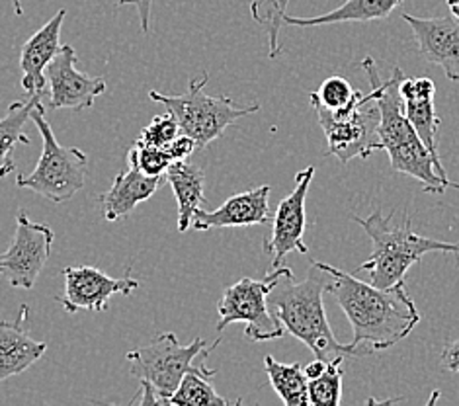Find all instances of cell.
<instances>
[{"mask_svg": "<svg viewBox=\"0 0 459 406\" xmlns=\"http://www.w3.org/2000/svg\"><path fill=\"white\" fill-rule=\"evenodd\" d=\"M319 264L329 272L326 293L333 295L352 324L354 338L350 346L362 356L393 348L420 323L419 309L407 293L404 281L384 289L369 281H359L325 262Z\"/></svg>", "mask_w": 459, "mask_h": 406, "instance_id": "cell-1", "label": "cell"}, {"mask_svg": "<svg viewBox=\"0 0 459 406\" xmlns=\"http://www.w3.org/2000/svg\"><path fill=\"white\" fill-rule=\"evenodd\" d=\"M313 108L329 145L326 152L342 164L352 159H368L376 151H381L377 137L381 114L374 91L369 94L358 91L352 102L334 112L316 104Z\"/></svg>", "mask_w": 459, "mask_h": 406, "instance_id": "cell-7", "label": "cell"}, {"mask_svg": "<svg viewBox=\"0 0 459 406\" xmlns=\"http://www.w3.org/2000/svg\"><path fill=\"white\" fill-rule=\"evenodd\" d=\"M362 69L366 71L371 91L376 92V100L379 106V125L377 137L381 143V151H385L391 160V168L401 174H407L422 184L424 192L444 194L446 188L459 190V184L450 178H444L436 168V162L426 149L417 129L409 122L404 112V100L399 91L403 81V71L399 67L393 69L391 79L381 81L376 61L366 57L362 61Z\"/></svg>", "mask_w": 459, "mask_h": 406, "instance_id": "cell-3", "label": "cell"}, {"mask_svg": "<svg viewBox=\"0 0 459 406\" xmlns=\"http://www.w3.org/2000/svg\"><path fill=\"white\" fill-rule=\"evenodd\" d=\"M270 186H258V188L247 190L217 207L215 212L198 210L194 215L192 227L195 230H212V229H229V227H250L264 225L272 221L270 212Z\"/></svg>", "mask_w": 459, "mask_h": 406, "instance_id": "cell-15", "label": "cell"}, {"mask_svg": "<svg viewBox=\"0 0 459 406\" xmlns=\"http://www.w3.org/2000/svg\"><path fill=\"white\" fill-rule=\"evenodd\" d=\"M127 155L137 162L139 170L147 177H165L169 167L174 162L165 147L139 145V143L129 149Z\"/></svg>", "mask_w": 459, "mask_h": 406, "instance_id": "cell-28", "label": "cell"}, {"mask_svg": "<svg viewBox=\"0 0 459 406\" xmlns=\"http://www.w3.org/2000/svg\"><path fill=\"white\" fill-rule=\"evenodd\" d=\"M313 177V167L298 172V177H295V188L291 190V194L283 197L274 217H272V233L264 240V252L274 256L272 268H280L290 252H301V255H307L309 252V246L303 240V233L305 225H307V219H305V200H307Z\"/></svg>", "mask_w": 459, "mask_h": 406, "instance_id": "cell-11", "label": "cell"}, {"mask_svg": "<svg viewBox=\"0 0 459 406\" xmlns=\"http://www.w3.org/2000/svg\"><path fill=\"white\" fill-rule=\"evenodd\" d=\"M41 94L30 96L26 102L10 104L6 116L0 119V178H6L8 174L18 172L16 162L13 160V151L18 143L28 145L30 137L24 134V125L31 116V109L39 102Z\"/></svg>", "mask_w": 459, "mask_h": 406, "instance_id": "cell-21", "label": "cell"}, {"mask_svg": "<svg viewBox=\"0 0 459 406\" xmlns=\"http://www.w3.org/2000/svg\"><path fill=\"white\" fill-rule=\"evenodd\" d=\"M450 10H452V14H454L455 18H459V0H457L455 4H452V6H450Z\"/></svg>", "mask_w": 459, "mask_h": 406, "instance_id": "cell-36", "label": "cell"}, {"mask_svg": "<svg viewBox=\"0 0 459 406\" xmlns=\"http://www.w3.org/2000/svg\"><path fill=\"white\" fill-rule=\"evenodd\" d=\"M274 288V273L264 280L243 278L223 291L217 313V333H223L229 324L245 323V336L250 342H270L286 334V328L272 315L268 293Z\"/></svg>", "mask_w": 459, "mask_h": 406, "instance_id": "cell-9", "label": "cell"}, {"mask_svg": "<svg viewBox=\"0 0 459 406\" xmlns=\"http://www.w3.org/2000/svg\"><path fill=\"white\" fill-rule=\"evenodd\" d=\"M393 215L387 217L381 210L371 215L358 217L354 221L362 227L371 238V256L356 268V273L366 272L369 283L376 288H393L403 283L411 266L419 264L420 258L429 252H450L459 256V243H447V240H436L417 235L411 230V217L404 215V223H393Z\"/></svg>", "mask_w": 459, "mask_h": 406, "instance_id": "cell-4", "label": "cell"}, {"mask_svg": "<svg viewBox=\"0 0 459 406\" xmlns=\"http://www.w3.org/2000/svg\"><path fill=\"white\" fill-rule=\"evenodd\" d=\"M28 307L22 305L18 321H0V383L30 369L46 354L48 342L34 340L24 328Z\"/></svg>", "mask_w": 459, "mask_h": 406, "instance_id": "cell-18", "label": "cell"}, {"mask_svg": "<svg viewBox=\"0 0 459 406\" xmlns=\"http://www.w3.org/2000/svg\"><path fill=\"white\" fill-rule=\"evenodd\" d=\"M404 0H346L342 6L323 16L313 18H295L286 16L288 26L311 28V26H329L342 24V22H371V20H385L391 16L393 10H397Z\"/></svg>", "mask_w": 459, "mask_h": 406, "instance_id": "cell-20", "label": "cell"}, {"mask_svg": "<svg viewBox=\"0 0 459 406\" xmlns=\"http://www.w3.org/2000/svg\"><path fill=\"white\" fill-rule=\"evenodd\" d=\"M53 238L56 235L51 227L31 221L26 212H18L13 245L0 255V276L13 288L34 289L49 260Z\"/></svg>", "mask_w": 459, "mask_h": 406, "instance_id": "cell-10", "label": "cell"}, {"mask_svg": "<svg viewBox=\"0 0 459 406\" xmlns=\"http://www.w3.org/2000/svg\"><path fill=\"white\" fill-rule=\"evenodd\" d=\"M442 367L446 371L459 373V340L450 342L442 352Z\"/></svg>", "mask_w": 459, "mask_h": 406, "instance_id": "cell-33", "label": "cell"}, {"mask_svg": "<svg viewBox=\"0 0 459 406\" xmlns=\"http://www.w3.org/2000/svg\"><path fill=\"white\" fill-rule=\"evenodd\" d=\"M399 91L404 102L409 100H422V98H434L436 84L429 79V76H403L399 84Z\"/></svg>", "mask_w": 459, "mask_h": 406, "instance_id": "cell-30", "label": "cell"}, {"mask_svg": "<svg viewBox=\"0 0 459 406\" xmlns=\"http://www.w3.org/2000/svg\"><path fill=\"white\" fill-rule=\"evenodd\" d=\"M67 10L61 8L48 24H43L34 36H31L20 51V69H22V89L28 96H36L46 91L48 65L56 59L61 49V28Z\"/></svg>", "mask_w": 459, "mask_h": 406, "instance_id": "cell-16", "label": "cell"}, {"mask_svg": "<svg viewBox=\"0 0 459 406\" xmlns=\"http://www.w3.org/2000/svg\"><path fill=\"white\" fill-rule=\"evenodd\" d=\"M356 92L358 91L352 89V84L348 82V79L334 74L321 84L319 91L311 92V106L316 104V106H323L325 109H331V112H334V109H341L352 102Z\"/></svg>", "mask_w": 459, "mask_h": 406, "instance_id": "cell-27", "label": "cell"}, {"mask_svg": "<svg viewBox=\"0 0 459 406\" xmlns=\"http://www.w3.org/2000/svg\"><path fill=\"white\" fill-rule=\"evenodd\" d=\"M13 6H14V14H16V16H22V14H24V8H22V3H20V0H13Z\"/></svg>", "mask_w": 459, "mask_h": 406, "instance_id": "cell-35", "label": "cell"}, {"mask_svg": "<svg viewBox=\"0 0 459 406\" xmlns=\"http://www.w3.org/2000/svg\"><path fill=\"white\" fill-rule=\"evenodd\" d=\"M117 6H135L139 20H141V30H143L145 34H149L152 0H117Z\"/></svg>", "mask_w": 459, "mask_h": 406, "instance_id": "cell-32", "label": "cell"}, {"mask_svg": "<svg viewBox=\"0 0 459 406\" xmlns=\"http://www.w3.org/2000/svg\"><path fill=\"white\" fill-rule=\"evenodd\" d=\"M325 369H326V364H325V361L315 358L309 366H305V369H303V371H305V376H307V379H315V377H319Z\"/></svg>", "mask_w": 459, "mask_h": 406, "instance_id": "cell-34", "label": "cell"}, {"mask_svg": "<svg viewBox=\"0 0 459 406\" xmlns=\"http://www.w3.org/2000/svg\"><path fill=\"white\" fill-rule=\"evenodd\" d=\"M180 135V125L170 112L160 114L152 117V122L141 131V135L135 143L139 145H151V147H169L170 143Z\"/></svg>", "mask_w": 459, "mask_h": 406, "instance_id": "cell-29", "label": "cell"}, {"mask_svg": "<svg viewBox=\"0 0 459 406\" xmlns=\"http://www.w3.org/2000/svg\"><path fill=\"white\" fill-rule=\"evenodd\" d=\"M165 178L170 184L178 203V230L186 233L192 227L195 212L202 210V205L207 203L204 195L205 172L198 164L188 160H177L169 167Z\"/></svg>", "mask_w": 459, "mask_h": 406, "instance_id": "cell-19", "label": "cell"}, {"mask_svg": "<svg viewBox=\"0 0 459 406\" xmlns=\"http://www.w3.org/2000/svg\"><path fill=\"white\" fill-rule=\"evenodd\" d=\"M455 3H457V0H447V4H450V6H452V4H455Z\"/></svg>", "mask_w": 459, "mask_h": 406, "instance_id": "cell-37", "label": "cell"}, {"mask_svg": "<svg viewBox=\"0 0 459 406\" xmlns=\"http://www.w3.org/2000/svg\"><path fill=\"white\" fill-rule=\"evenodd\" d=\"M65 293L57 299L67 313H102L114 295H131L139 281L131 278V268L124 278H110L94 266H69L63 270Z\"/></svg>", "mask_w": 459, "mask_h": 406, "instance_id": "cell-12", "label": "cell"}, {"mask_svg": "<svg viewBox=\"0 0 459 406\" xmlns=\"http://www.w3.org/2000/svg\"><path fill=\"white\" fill-rule=\"evenodd\" d=\"M412 30L422 57L444 69L450 81H459V18H419L403 14Z\"/></svg>", "mask_w": 459, "mask_h": 406, "instance_id": "cell-14", "label": "cell"}, {"mask_svg": "<svg viewBox=\"0 0 459 406\" xmlns=\"http://www.w3.org/2000/svg\"><path fill=\"white\" fill-rule=\"evenodd\" d=\"M217 376V369H192L182 377L178 389L169 399V404L177 406H227L229 401L212 385V379Z\"/></svg>", "mask_w": 459, "mask_h": 406, "instance_id": "cell-23", "label": "cell"}, {"mask_svg": "<svg viewBox=\"0 0 459 406\" xmlns=\"http://www.w3.org/2000/svg\"><path fill=\"white\" fill-rule=\"evenodd\" d=\"M30 119L39 129L43 147L36 168L28 177L18 174V188L36 192L53 203L71 202L84 188L89 159L81 149L61 145L46 119V108L41 102L31 109Z\"/></svg>", "mask_w": 459, "mask_h": 406, "instance_id": "cell-6", "label": "cell"}, {"mask_svg": "<svg viewBox=\"0 0 459 406\" xmlns=\"http://www.w3.org/2000/svg\"><path fill=\"white\" fill-rule=\"evenodd\" d=\"M165 180V177H147L139 170L137 162L127 155V167L116 174L110 188L100 195L104 219L119 221V219L131 215L135 207L147 202Z\"/></svg>", "mask_w": 459, "mask_h": 406, "instance_id": "cell-17", "label": "cell"}, {"mask_svg": "<svg viewBox=\"0 0 459 406\" xmlns=\"http://www.w3.org/2000/svg\"><path fill=\"white\" fill-rule=\"evenodd\" d=\"M288 4L290 0H250V14H253L256 24L260 28H264L268 34V48L272 59L278 57L281 53L280 34L281 26L286 24Z\"/></svg>", "mask_w": 459, "mask_h": 406, "instance_id": "cell-25", "label": "cell"}, {"mask_svg": "<svg viewBox=\"0 0 459 406\" xmlns=\"http://www.w3.org/2000/svg\"><path fill=\"white\" fill-rule=\"evenodd\" d=\"M210 81V73H204L190 82L186 94H160L151 91L149 98L152 102L165 106L180 125V134L195 141L198 149H205L212 141L220 139L229 125L238 122L240 117L256 114L260 106H238L229 96H210L205 94V84Z\"/></svg>", "mask_w": 459, "mask_h": 406, "instance_id": "cell-5", "label": "cell"}, {"mask_svg": "<svg viewBox=\"0 0 459 406\" xmlns=\"http://www.w3.org/2000/svg\"><path fill=\"white\" fill-rule=\"evenodd\" d=\"M167 151H169V155L172 157V160L177 162V160H186L188 159L192 152L198 149V145H195V141L192 139V137H188V135H184V134H180L177 139H174L169 147H165Z\"/></svg>", "mask_w": 459, "mask_h": 406, "instance_id": "cell-31", "label": "cell"}, {"mask_svg": "<svg viewBox=\"0 0 459 406\" xmlns=\"http://www.w3.org/2000/svg\"><path fill=\"white\" fill-rule=\"evenodd\" d=\"M202 354H207L204 338H194L190 344H180L174 333H162L152 338L149 346L127 352L126 359L131 377L151 383L162 402L169 404V399L178 389L186 373L204 367V364L195 366V359Z\"/></svg>", "mask_w": 459, "mask_h": 406, "instance_id": "cell-8", "label": "cell"}, {"mask_svg": "<svg viewBox=\"0 0 459 406\" xmlns=\"http://www.w3.org/2000/svg\"><path fill=\"white\" fill-rule=\"evenodd\" d=\"M270 272L274 273V288L268 293V307L286 333L299 338L325 364L344 361L346 356L362 358V352L350 344L338 342L326 321L323 295L329 285V272L319 262H311L303 281L295 280L293 272L283 264Z\"/></svg>", "mask_w": 459, "mask_h": 406, "instance_id": "cell-2", "label": "cell"}, {"mask_svg": "<svg viewBox=\"0 0 459 406\" xmlns=\"http://www.w3.org/2000/svg\"><path fill=\"white\" fill-rule=\"evenodd\" d=\"M51 109H89L98 96L108 91L104 76H91L76 69V51L71 43L61 46L48 69Z\"/></svg>", "mask_w": 459, "mask_h": 406, "instance_id": "cell-13", "label": "cell"}, {"mask_svg": "<svg viewBox=\"0 0 459 406\" xmlns=\"http://www.w3.org/2000/svg\"><path fill=\"white\" fill-rule=\"evenodd\" d=\"M264 369L276 394L286 406L309 404V379L305 376L301 364H280L272 356L264 358Z\"/></svg>", "mask_w": 459, "mask_h": 406, "instance_id": "cell-22", "label": "cell"}, {"mask_svg": "<svg viewBox=\"0 0 459 406\" xmlns=\"http://www.w3.org/2000/svg\"><path fill=\"white\" fill-rule=\"evenodd\" d=\"M342 361L326 364L319 377L309 379V404L313 406H338L342 402Z\"/></svg>", "mask_w": 459, "mask_h": 406, "instance_id": "cell-26", "label": "cell"}, {"mask_svg": "<svg viewBox=\"0 0 459 406\" xmlns=\"http://www.w3.org/2000/svg\"><path fill=\"white\" fill-rule=\"evenodd\" d=\"M404 112H407L409 122L412 127L417 129L419 137L426 145V149L430 151V155L436 162V168L446 177L444 164L440 160V152H438V129H440V117L436 114V106H434V98H422V100H409L404 102Z\"/></svg>", "mask_w": 459, "mask_h": 406, "instance_id": "cell-24", "label": "cell"}]
</instances>
